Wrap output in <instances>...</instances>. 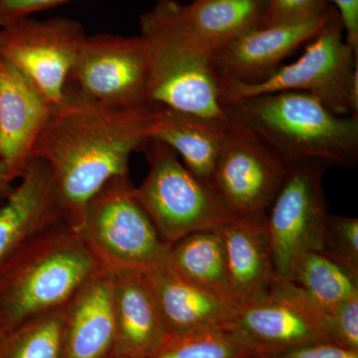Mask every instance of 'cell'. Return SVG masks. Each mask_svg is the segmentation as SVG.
Wrapping results in <instances>:
<instances>
[{"mask_svg": "<svg viewBox=\"0 0 358 358\" xmlns=\"http://www.w3.org/2000/svg\"><path fill=\"white\" fill-rule=\"evenodd\" d=\"M164 108H120L64 94L52 106L32 159L50 169L68 223L112 179L129 176V162L150 138Z\"/></svg>", "mask_w": 358, "mask_h": 358, "instance_id": "6da1fadb", "label": "cell"}, {"mask_svg": "<svg viewBox=\"0 0 358 358\" xmlns=\"http://www.w3.org/2000/svg\"><path fill=\"white\" fill-rule=\"evenodd\" d=\"M289 167L317 160L350 169L358 160V117L338 115L301 92H279L223 106Z\"/></svg>", "mask_w": 358, "mask_h": 358, "instance_id": "7a4b0ae2", "label": "cell"}, {"mask_svg": "<svg viewBox=\"0 0 358 358\" xmlns=\"http://www.w3.org/2000/svg\"><path fill=\"white\" fill-rule=\"evenodd\" d=\"M179 3L159 0L141 15L140 36L148 55V103L228 124L213 52L185 24Z\"/></svg>", "mask_w": 358, "mask_h": 358, "instance_id": "3957f363", "label": "cell"}, {"mask_svg": "<svg viewBox=\"0 0 358 358\" xmlns=\"http://www.w3.org/2000/svg\"><path fill=\"white\" fill-rule=\"evenodd\" d=\"M101 268L69 223L45 231L0 268L2 333L66 307Z\"/></svg>", "mask_w": 358, "mask_h": 358, "instance_id": "277c9868", "label": "cell"}, {"mask_svg": "<svg viewBox=\"0 0 358 358\" xmlns=\"http://www.w3.org/2000/svg\"><path fill=\"white\" fill-rule=\"evenodd\" d=\"M343 31L336 14L308 42L296 62L281 66L260 83L243 84L219 77L221 103L279 92H301L334 114L358 117V55L343 40Z\"/></svg>", "mask_w": 358, "mask_h": 358, "instance_id": "5b68a950", "label": "cell"}, {"mask_svg": "<svg viewBox=\"0 0 358 358\" xmlns=\"http://www.w3.org/2000/svg\"><path fill=\"white\" fill-rule=\"evenodd\" d=\"M73 228L103 268L145 272L167 260L171 246L138 201L129 176L103 186Z\"/></svg>", "mask_w": 358, "mask_h": 358, "instance_id": "8992f818", "label": "cell"}, {"mask_svg": "<svg viewBox=\"0 0 358 358\" xmlns=\"http://www.w3.org/2000/svg\"><path fill=\"white\" fill-rule=\"evenodd\" d=\"M141 150L150 169L136 187V196L164 243L171 246L190 233L217 229L236 218L210 186L186 169L173 148L148 138Z\"/></svg>", "mask_w": 358, "mask_h": 358, "instance_id": "52a82bcc", "label": "cell"}, {"mask_svg": "<svg viewBox=\"0 0 358 358\" xmlns=\"http://www.w3.org/2000/svg\"><path fill=\"white\" fill-rule=\"evenodd\" d=\"M329 166L310 160L291 166L266 219L277 280H288L294 263L310 252H322L329 212L324 173Z\"/></svg>", "mask_w": 358, "mask_h": 358, "instance_id": "ba28073f", "label": "cell"}, {"mask_svg": "<svg viewBox=\"0 0 358 358\" xmlns=\"http://www.w3.org/2000/svg\"><path fill=\"white\" fill-rule=\"evenodd\" d=\"M289 169L255 134L230 119L209 186L235 217L266 222Z\"/></svg>", "mask_w": 358, "mask_h": 358, "instance_id": "9c48e42d", "label": "cell"}, {"mask_svg": "<svg viewBox=\"0 0 358 358\" xmlns=\"http://www.w3.org/2000/svg\"><path fill=\"white\" fill-rule=\"evenodd\" d=\"M148 55L141 36H86L73 65L65 94L102 105L138 108L148 100Z\"/></svg>", "mask_w": 358, "mask_h": 358, "instance_id": "30bf717a", "label": "cell"}, {"mask_svg": "<svg viewBox=\"0 0 358 358\" xmlns=\"http://www.w3.org/2000/svg\"><path fill=\"white\" fill-rule=\"evenodd\" d=\"M86 36L83 25L71 18H23L0 26V59L56 105L64 98L68 76Z\"/></svg>", "mask_w": 358, "mask_h": 358, "instance_id": "8fae6325", "label": "cell"}, {"mask_svg": "<svg viewBox=\"0 0 358 358\" xmlns=\"http://www.w3.org/2000/svg\"><path fill=\"white\" fill-rule=\"evenodd\" d=\"M336 14L331 6L326 13L308 20L252 28L213 52L219 77L243 84L260 83L274 74L285 59L319 34Z\"/></svg>", "mask_w": 358, "mask_h": 358, "instance_id": "7c38bea8", "label": "cell"}, {"mask_svg": "<svg viewBox=\"0 0 358 358\" xmlns=\"http://www.w3.org/2000/svg\"><path fill=\"white\" fill-rule=\"evenodd\" d=\"M233 324L260 357L326 341L308 296L288 280L275 279L265 298L240 306Z\"/></svg>", "mask_w": 358, "mask_h": 358, "instance_id": "4fadbf2b", "label": "cell"}, {"mask_svg": "<svg viewBox=\"0 0 358 358\" xmlns=\"http://www.w3.org/2000/svg\"><path fill=\"white\" fill-rule=\"evenodd\" d=\"M51 108L36 85L0 59V162L13 181L29 166Z\"/></svg>", "mask_w": 358, "mask_h": 358, "instance_id": "5bb4252c", "label": "cell"}, {"mask_svg": "<svg viewBox=\"0 0 358 358\" xmlns=\"http://www.w3.org/2000/svg\"><path fill=\"white\" fill-rule=\"evenodd\" d=\"M0 207V268L45 231L67 222L50 169L32 159Z\"/></svg>", "mask_w": 358, "mask_h": 358, "instance_id": "9a60e30c", "label": "cell"}, {"mask_svg": "<svg viewBox=\"0 0 358 358\" xmlns=\"http://www.w3.org/2000/svg\"><path fill=\"white\" fill-rule=\"evenodd\" d=\"M143 273L169 336L234 322L237 305L186 279L169 261Z\"/></svg>", "mask_w": 358, "mask_h": 358, "instance_id": "2e32d148", "label": "cell"}, {"mask_svg": "<svg viewBox=\"0 0 358 358\" xmlns=\"http://www.w3.org/2000/svg\"><path fill=\"white\" fill-rule=\"evenodd\" d=\"M112 275L115 357L148 358L169 338L152 287L143 271L121 268Z\"/></svg>", "mask_w": 358, "mask_h": 358, "instance_id": "e0dca14e", "label": "cell"}, {"mask_svg": "<svg viewBox=\"0 0 358 358\" xmlns=\"http://www.w3.org/2000/svg\"><path fill=\"white\" fill-rule=\"evenodd\" d=\"M112 271L101 268L65 307V358H114Z\"/></svg>", "mask_w": 358, "mask_h": 358, "instance_id": "ac0fdd59", "label": "cell"}, {"mask_svg": "<svg viewBox=\"0 0 358 358\" xmlns=\"http://www.w3.org/2000/svg\"><path fill=\"white\" fill-rule=\"evenodd\" d=\"M238 305L265 298L275 277L266 222L234 218L217 228Z\"/></svg>", "mask_w": 358, "mask_h": 358, "instance_id": "d6986e66", "label": "cell"}, {"mask_svg": "<svg viewBox=\"0 0 358 358\" xmlns=\"http://www.w3.org/2000/svg\"><path fill=\"white\" fill-rule=\"evenodd\" d=\"M228 124L164 108L150 138L173 148L186 169L209 185Z\"/></svg>", "mask_w": 358, "mask_h": 358, "instance_id": "ffe728a7", "label": "cell"}, {"mask_svg": "<svg viewBox=\"0 0 358 358\" xmlns=\"http://www.w3.org/2000/svg\"><path fill=\"white\" fill-rule=\"evenodd\" d=\"M268 0H193L179 3L181 17L212 52L262 22Z\"/></svg>", "mask_w": 358, "mask_h": 358, "instance_id": "44dd1931", "label": "cell"}, {"mask_svg": "<svg viewBox=\"0 0 358 358\" xmlns=\"http://www.w3.org/2000/svg\"><path fill=\"white\" fill-rule=\"evenodd\" d=\"M167 261L186 279L238 305L228 277L222 240L217 229L190 233L169 247Z\"/></svg>", "mask_w": 358, "mask_h": 358, "instance_id": "7402d4cb", "label": "cell"}, {"mask_svg": "<svg viewBox=\"0 0 358 358\" xmlns=\"http://www.w3.org/2000/svg\"><path fill=\"white\" fill-rule=\"evenodd\" d=\"M288 281L320 307H334L358 296V275L322 252L301 256L294 263Z\"/></svg>", "mask_w": 358, "mask_h": 358, "instance_id": "603a6c76", "label": "cell"}, {"mask_svg": "<svg viewBox=\"0 0 358 358\" xmlns=\"http://www.w3.org/2000/svg\"><path fill=\"white\" fill-rule=\"evenodd\" d=\"M234 324L169 336L148 358H259Z\"/></svg>", "mask_w": 358, "mask_h": 358, "instance_id": "cb8c5ba5", "label": "cell"}, {"mask_svg": "<svg viewBox=\"0 0 358 358\" xmlns=\"http://www.w3.org/2000/svg\"><path fill=\"white\" fill-rule=\"evenodd\" d=\"M0 358H65V307L4 334Z\"/></svg>", "mask_w": 358, "mask_h": 358, "instance_id": "d4e9b609", "label": "cell"}, {"mask_svg": "<svg viewBox=\"0 0 358 358\" xmlns=\"http://www.w3.org/2000/svg\"><path fill=\"white\" fill-rule=\"evenodd\" d=\"M322 253L358 275V219L329 214Z\"/></svg>", "mask_w": 358, "mask_h": 358, "instance_id": "484cf974", "label": "cell"}, {"mask_svg": "<svg viewBox=\"0 0 358 358\" xmlns=\"http://www.w3.org/2000/svg\"><path fill=\"white\" fill-rule=\"evenodd\" d=\"M317 326L327 341L358 352V296L331 308H320Z\"/></svg>", "mask_w": 358, "mask_h": 358, "instance_id": "4316f807", "label": "cell"}, {"mask_svg": "<svg viewBox=\"0 0 358 358\" xmlns=\"http://www.w3.org/2000/svg\"><path fill=\"white\" fill-rule=\"evenodd\" d=\"M331 6L327 0H268L260 25L308 20L326 13Z\"/></svg>", "mask_w": 358, "mask_h": 358, "instance_id": "83f0119b", "label": "cell"}, {"mask_svg": "<svg viewBox=\"0 0 358 358\" xmlns=\"http://www.w3.org/2000/svg\"><path fill=\"white\" fill-rule=\"evenodd\" d=\"M261 358H358L357 350H348L331 341H315Z\"/></svg>", "mask_w": 358, "mask_h": 358, "instance_id": "f1b7e54d", "label": "cell"}, {"mask_svg": "<svg viewBox=\"0 0 358 358\" xmlns=\"http://www.w3.org/2000/svg\"><path fill=\"white\" fill-rule=\"evenodd\" d=\"M68 1L70 0H0V26L29 17L30 14Z\"/></svg>", "mask_w": 358, "mask_h": 358, "instance_id": "f546056e", "label": "cell"}, {"mask_svg": "<svg viewBox=\"0 0 358 358\" xmlns=\"http://www.w3.org/2000/svg\"><path fill=\"white\" fill-rule=\"evenodd\" d=\"M338 10L346 33L345 42L358 55V0H327Z\"/></svg>", "mask_w": 358, "mask_h": 358, "instance_id": "4dcf8cb0", "label": "cell"}, {"mask_svg": "<svg viewBox=\"0 0 358 358\" xmlns=\"http://www.w3.org/2000/svg\"><path fill=\"white\" fill-rule=\"evenodd\" d=\"M13 182V180L7 173L6 167L0 162V195H6V196L7 193L13 188L11 187V183Z\"/></svg>", "mask_w": 358, "mask_h": 358, "instance_id": "1f68e13d", "label": "cell"}, {"mask_svg": "<svg viewBox=\"0 0 358 358\" xmlns=\"http://www.w3.org/2000/svg\"><path fill=\"white\" fill-rule=\"evenodd\" d=\"M2 336H3V333H2L1 329H0V339H1Z\"/></svg>", "mask_w": 358, "mask_h": 358, "instance_id": "d6a6232c", "label": "cell"}, {"mask_svg": "<svg viewBox=\"0 0 358 358\" xmlns=\"http://www.w3.org/2000/svg\"><path fill=\"white\" fill-rule=\"evenodd\" d=\"M259 358H261V357H259Z\"/></svg>", "mask_w": 358, "mask_h": 358, "instance_id": "836d02e7", "label": "cell"}, {"mask_svg": "<svg viewBox=\"0 0 358 358\" xmlns=\"http://www.w3.org/2000/svg\"><path fill=\"white\" fill-rule=\"evenodd\" d=\"M114 358H115V357H114Z\"/></svg>", "mask_w": 358, "mask_h": 358, "instance_id": "e575fe53", "label": "cell"}]
</instances>
